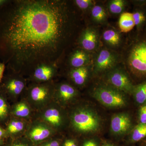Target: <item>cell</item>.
I'll return each instance as SVG.
<instances>
[{
  "label": "cell",
  "mask_w": 146,
  "mask_h": 146,
  "mask_svg": "<svg viewBox=\"0 0 146 146\" xmlns=\"http://www.w3.org/2000/svg\"><path fill=\"white\" fill-rule=\"evenodd\" d=\"M78 9L67 0H9L0 8V62L15 73L58 66L81 32Z\"/></svg>",
  "instance_id": "obj_1"
},
{
  "label": "cell",
  "mask_w": 146,
  "mask_h": 146,
  "mask_svg": "<svg viewBox=\"0 0 146 146\" xmlns=\"http://www.w3.org/2000/svg\"><path fill=\"white\" fill-rule=\"evenodd\" d=\"M126 64L132 75L146 81V29L137 31L129 46Z\"/></svg>",
  "instance_id": "obj_2"
},
{
  "label": "cell",
  "mask_w": 146,
  "mask_h": 146,
  "mask_svg": "<svg viewBox=\"0 0 146 146\" xmlns=\"http://www.w3.org/2000/svg\"><path fill=\"white\" fill-rule=\"evenodd\" d=\"M72 121L76 130L82 133L96 132L100 126V121L97 113L88 108H82L76 111L73 114Z\"/></svg>",
  "instance_id": "obj_3"
},
{
  "label": "cell",
  "mask_w": 146,
  "mask_h": 146,
  "mask_svg": "<svg viewBox=\"0 0 146 146\" xmlns=\"http://www.w3.org/2000/svg\"><path fill=\"white\" fill-rule=\"evenodd\" d=\"M94 98L101 104L110 108H120L125 106L127 102L123 92L113 87L98 86L93 92Z\"/></svg>",
  "instance_id": "obj_4"
},
{
  "label": "cell",
  "mask_w": 146,
  "mask_h": 146,
  "mask_svg": "<svg viewBox=\"0 0 146 146\" xmlns=\"http://www.w3.org/2000/svg\"><path fill=\"white\" fill-rule=\"evenodd\" d=\"M108 82L114 88L123 93H133L134 86L125 71L120 68H114L108 72Z\"/></svg>",
  "instance_id": "obj_5"
},
{
  "label": "cell",
  "mask_w": 146,
  "mask_h": 146,
  "mask_svg": "<svg viewBox=\"0 0 146 146\" xmlns=\"http://www.w3.org/2000/svg\"><path fill=\"white\" fill-rule=\"evenodd\" d=\"M117 54L112 51L103 49L100 51L94 63V70L97 73H101L115 68L117 63Z\"/></svg>",
  "instance_id": "obj_6"
},
{
  "label": "cell",
  "mask_w": 146,
  "mask_h": 146,
  "mask_svg": "<svg viewBox=\"0 0 146 146\" xmlns=\"http://www.w3.org/2000/svg\"><path fill=\"white\" fill-rule=\"evenodd\" d=\"M99 43V36L98 32L91 27L86 28L81 31L76 42L78 48L88 52L96 49Z\"/></svg>",
  "instance_id": "obj_7"
},
{
  "label": "cell",
  "mask_w": 146,
  "mask_h": 146,
  "mask_svg": "<svg viewBox=\"0 0 146 146\" xmlns=\"http://www.w3.org/2000/svg\"><path fill=\"white\" fill-rule=\"evenodd\" d=\"M131 127V121L129 115L126 113L116 114L111 121V131L117 135L126 133Z\"/></svg>",
  "instance_id": "obj_8"
},
{
  "label": "cell",
  "mask_w": 146,
  "mask_h": 146,
  "mask_svg": "<svg viewBox=\"0 0 146 146\" xmlns=\"http://www.w3.org/2000/svg\"><path fill=\"white\" fill-rule=\"evenodd\" d=\"M90 61V55L88 52L78 48L70 53L68 64L71 69H74L87 66Z\"/></svg>",
  "instance_id": "obj_9"
},
{
  "label": "cell",
  "mask_w": 146,
  "mask_h": 146,
  "mask_svg": "<svg viewBox=\"0 0 146 146\" xmlns=\"http://www.w3.org/2000/svg\"><path fill=\"white\" fill-rule=\"evenodd\" d=\"M58 66L51 64H42L37 66L33 72V78L36 81H50L56 72Z\"/></svg>",
  "instance_id": "obj_10"
},
{
  "label": "cell",
  "mask_w": 146,
  "mask_h": 146,
  "mask_svg": "<svg viewBox=\"0 0 146 146\" xmlns=\"http://www.w3.org/2000/svg\"><path fill=\"white\" fill-rule=\"evenodd\" d=\"M25 85V82L23 79L17 76H11L5 79L1 87L11 95L17 96L23 92Z\"/></svg>",
  "instance_id": "obj_11"
},
{
  "label": "cell",
  "mask_w": 146,
  "mask_h": 146,
  "mask_svg": "<svg viewBox=\"0 0 146 146\" xmlns=\"http://www.w3.org/2000/svg\"><path fill=\"white\" fill-rule=\"evenodd\" d=\"M70 76L76 85L81 86L86 83L89 75V68L88 65L81 68L71 69Z\"/></svg>",
  "instance_id": "obj_12"
},
{
  "label": "cell",
  "mask_w": 146,
  "mask_h": 146,
  "mask_svg": "<svg viewBox=\"0 0 146 146\" xmlns=\"http://www.w3.org/2000/svg\"><path fill=\"white\" fill-rule=\"evenodd\" d=\"M135 6L132 14L135 26L137 31H142L146 29V4Z\"/></svg>",
  "instance_id": "obj_13"
},
{
  "label": "cell",
  "mask_w": 146,
  "mask_h": 146,
  "mask_svg": "<svg viewBox=\"0 0 146 146\" xmlns=\"http://www.w3.org/2000/svg\"><path fill=\"white\" fill-rule=\"evenodd\" d=\"M102 37L105 43L109 46L116 48L121 42V36L119 32L114 29H108L104 32Z\"/></svg>",
  "instance_id": "obj_14"
},
{
  "label": "cell",
  "mask_w": 146,
  "mask_h": 146,
  "mask_svg": "<svg viewBox=\"0 0 146 146\" xmlns=\"http://www.w3.org/2000/svg\"><path fill=\"white\" fill-rule=\"evenodd\" d=\"M119 26L122 32L131 31L135 26L133 14L130 12H123L121 14L119 20Z\"/></svg>",
  "instance_id": "obj_15"
},
{
  "label": "cell",
  "mask_w": 146,
  "mask_h": 146,
  "mask_svg": "<svg viewBox=\"0 0 146 146\" xmlns=\"http://www.w3.org/2000/svg\"><path fill=\"white\" fill-rule=\"evenodd\" d=\"M50 91V88L46 85H35L31 89V97L35 101H42L46 98Z\"/></svg>",
  "instance_id": "obj_16"
},
{
  "label": "cell",
  "mask_w": 146,
  "mask_h": 146,
  "mask_svg": "<svg viewBox=\"0 0 146 146\" xmlns=\"http://www.w3.org/2000/svg\"><path fill=\"white\" fill-rule=\"evenodd\" d=\"M57 90L59 97L65 102L72 99L77 94L75 88L68 84H61L58 87Z\"/></svg>",
  "instance_id": "obj_17"
},
{
  "label": "cell",
  "mask_w": 146,
  "mask_h": 146,
  "mask_svg": "<svg viewBox=\"0 0 146 146\" xmlns=\"http://www.w3.org/2000/svg\"><path fill=\"white\" fill-rule=\"evenodd\" d=\"M50 131L45 127L39 126L35 127L30 133V137L34 142H39L46 139L50 135Z\"/></svg>",
  "instance_id": "obj_18"
},
{
  "label": "cell",
  "mask_w": 146,
  "mask_h": 146,
  "mask_svg": "<svg viewBox=\"0 0 146 146\" xmlns=\"http://www.w3.org/2000/svg\"><path fill=\"white\" fill-rule=\"evenodd\" d=\"M91 15L93 21L98 23H103L107 20V11L101 5H94L91 8Z\"/></svg>",
  "instance_id": "obj_19"
},
{
  "label": "cell",
  "mask_w": 146,
  "mask_h": 146,
  "mask_svg": "<svg viewBox=\"0 0 146 146\" xmlns=\"http://www.w3.org/2000/svg\"><path fill=\"white\" fill-rule=\"evenodd\" d=\"M133 94L136 102L138 104H146V81L134 86Z\"/></svg>",
  "instance_id": "obj_20"
},
{
  "label": "cell",
  "mask_w": 146,
  "mask_h": 146,
  "mask_svg": "<svg viewBox=\"0 0 146 146\" xmlns=\"http://www.w3.org/2000/svg\"><path fill=\"white\" fill-rule=\"evenodd\" d=\"M45 119L52 125L58 126L61 123V118L60 112L57 109L50 108L44 114Z\"/></svg>",
  "instance_id": "obj_21"
},
{
  "label": "cell",
  "mask_w": 146,
  "mask_h": 146,
  "mask_svg": "<svg viewBox=\"0 0 146 146\" xmlns=\"http://www.w3.org/2000/svg\"><path fill=\"white\" fill-rule=\"evenodd\" d=\"M126 1L123 0H112L108 4V11L111 14L118 15L123 13L125 8Z\"/></svg>",
  "instance_id": "obj_22"
},
{
  "label": "cell",
  "mask_w": 146,
  "mask_h": 146,
  "mask_svg": "<svg viewBox=\"0 0 146 146\" xmlns=\"http://www.w3.org/2000/svg\"><path fill=\"white\" fill-rule=\"evenodd\" d=\"M146 137V124L140 123L134 129L131 139L132 142H137Z\"/></svg>",
  "instance_id": "obj_23"
},
{
  "label": "cell",
  "mask_w": 146,
  "mask_h": 146,
  "mask_svg": "<svg viewBox=\"0 0 146 146\" xmlns=\"http://www.w3.org/2000/svg\"><path fill=\"white\" fill-rule=\"evenodd\" d=\"M73 1L77 8L83 11L89 10L94 6V1L91 0H75Z\"/></svg>",
  "instance_id": "obj_24"
},
{
  "label": "cell",
  "mask_w": 146,
  "mask_h": 146,
  "mask_svg": "<svg viewBox=\"0 0 146 146\" xmlns=\"http://www.w3.org/2000/svg\"><path fill=\"white\" fill-rule=\"evenodd\" d=\"M14 113L18 117H25L29 115L30 110L25 104L21 103L16 106Z\"/></svg>",
  "instance_id": "obj_25"
},
{
  "label": "cell",
  "mask_w": 146,
  "mask_h": 146,
  "mask_svg": "<svg viewBox=\"0 0 146 146\" xmlns=\"http://www.w3.org/2000/svg\"><path fill=\"white\" fill-rule=\"evenodd\" d=\"M23 123L20 121H12L9 125L7 130L9 133H16L20 132L24 128Z\"/></svg>",
  "instance_id": "obj_26"
},
{
  "label": "cell",
  "mask_w": 146,
  "mask_h": 146,
  "mask_svg": "<svg viewBox=\"0 0 146 146\" xmlns=\"http://www.w3.org/2000/svg\"><path fill=\"white\" fill-rule=\"evenodd\" d=\"M8 113V107L4 98L0 96V120L6 117Z\"/></svg>",
  "instance_id": "obj_27"
},
{
  "label": "cell",
  "mask_w": 146,
  "mask_h": 146,
  "mask_svg": "<svg viewBox=\"0 0 146 146\" xmlns=\"http://www.w3.org/2000/svg\"><path fill=\"white\" fill-rule=\"evenodd\" d=\"M139 119L140 123L146 124V104L141 106L139 110Z\"/></svg>",
  "instance_id": "obj_28"
},
{
  "label": "cell",
  "mask_w": 146,
  "mask_h": 146,
  "mask_svg": "<svg viewBox=\"0 0 146 146\" xmlns=\"http://www.w3.org/2000/svg\"><path fill=\"white\" fill-rule=\"evenodd\" d=\"M6 65L5 64L0 62V83L2 82L4 71L5 70Z\"/></svg>",
  "instance_id": "obj_29"
},
{
  "label": "cell",
  "mask_w": 146,
  "mask_h": 146,
  "mask_svg": "<svg viewBox=\"0 0 146 146\" xmlns=\"http://www.w3.org/2000/svg\"><path fill=\"white\" fill-rule=\"evenodd\" d=\"M63 146H77V145L73 140H68L65 141Z\"/></svg>",
  "instance_id": "obj_30"
},
{
  "label": "cell",
  "mask_w": 146,
  "mask_h": 146,
  "mask_svg": "<svg viewBox=\"0 0 146 146\" xmlns=\"http://www.w3.org/2000/svg\"><path fill=\"white\" fill-rule=\"evenodd\" d=\"M43 146H60V145L57 141H53L47 143Z\"/></svg>",
  "instance_id": "obj_31"
},
{
  "label": "cell",
  "mask_w": 146,
  "mask_h": 146,
  "mask_svg": "<svg viewBox=\"0 0 146 146\" xmlns=\"http://www.w3.org/2000/svg\"><path fill=\"white\" fill-rule=\"evenodd\" d=\"M82 146H98L96 142L93 141H86Z\"/></svg>",
  "instance_id": "obj_32"
},
{
  "label": "cell",
  "mask_w": 146,
  "mask_h": 146,
  "mask_svg": "<svg viewBox=\"0 0 146 146\" xmlns=\"http://www.w3.org/2000/svg\"><path fill=\"white\" fill-rule=\"evenodd\" d=\"M9 1V0H0V8L5 5Z\"/></svg>",
  "instance_id": "obj_33"
},
{
  "label": "cell",
  "mask_w": 146,
  "mask_h": 146,
  "mask_svg": "<svg viewBox=\"0 0 146 146\" xmlns=\"http://www.w3.org/2000/svg\"><path fill=\"white\" fill-rule=\"evenodd\" d=\"M5 131L2 128L0 127V139H2L3 137L5 136Z\"/></svg>",
  "instance_id": "obj_34"
},
{
  "label": "cell",
  "mask_w": 146,
  "mask_h": 146,
  "mask_svg": "<svg viewBox=\"0 0 146 146\" xmlns=\"http://www.w3.org/2000/svg\"><path fill=\"white\" fill-rule=\"evenodd\" d=\"M8 146H27L25 145H23L22 144H18V143H15L13 144H11L10 145Z\"/></svg>",
  "instance_id": "obj_35"
},
{
  "label": "cell",
  "mask_w": 146,
  "mask_h": 146,
  "mask_svg": "<svg viewBox=\"0 0 146 146\" xmlns=\"http://www.w3.org/2000/svg\"><path fill=\"white\" fill-rule=\"evenodd\" d=\"M3 144V141L2 139H0V146Z\"/></svg>",
  "instance_id": "obj_36"
},
{
  "label": "cell",
  "mask_w": 146,
  "mask_h": 146,
  "mask_svg": "<svg viewBox=\"0 0 146 146\" xmlns=\"http://www.w3.org/2000/svg\"><path fill=\"white\" fill-rule=\"evenodd\" d=\"M104 146H114V145H112V144L107 143V144H106V145H105Z\"/></svg>",
  "instance_id": "obj_37"
}]
</instances>
